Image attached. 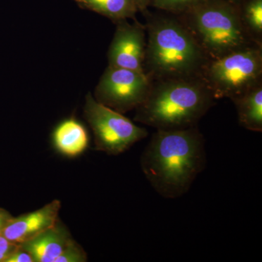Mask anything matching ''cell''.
Returning a JSON list of instances; mask_svg holds the SVG:
<instances>
[{
	"label": "cell",
	"instance_id": "cell-1",
	"mask_svg": "<svg viewBox=\"0 0 262 262\" xmlns=\"http://www.w3.org/2000/svg\"><path fill=\"white\" fill-rule=\"evenodd\" d=\"M205 144L198 126L156 130L141 155V170L160 196L180 198L206 168Z\"/></svg>",
	"mask_w": 262,
	"mask_h": 262
},
{
	"label": "cell",
	"instance_id": "cell-2",
	"mask_svg": "<svg viewBox=\"0 0 262 262\" xmlns=\"http://www.w3.org/2000/svg\"><path fill=\"white\" fill-rule=\"evenodd\" d=\"M144 72L151 80L201 78L209 58L180 18H148Z\"/></svg>",
	"mask_w": 262,
	"mask_h": 262
},
{
	"label": "cell",
	"instance_id": "cell-3",
	"mask_svg": "<svg viewBox=\"0 0 262 262\" xmlns=\"http://www.w3.org/2000/svg\"><path fill=\"white\" fill-rule=\"evenodd\" d=\"M215 101L200 77L151 80L134 120L156 130L189 128L196 126Z\"/></svg>",
	"mask_w": 262,
	"mask_h": 262
},
{
	"label": "cell",
	"instance_id": "cell-4",
	"mask_svg": "<svg viewBox=\"0 0 262 262\" xmlns=\"http://www.w3.org/2000/svg\"><path fill=\"white\" fill-rule=\"evenodd\" d=\"M179 15L210 60L258 45L244 27L239 5L228 0H208Z\"/></svg>",
	"mask_w": 262,
	"mask_h": 262
},
{
	"label": "cell",
	"instance_id": "cell-5",
	"mask_svg": "<svg viewBox=\"0 0 262 262\" xmlns=\"http://www.w3.org/2000/svg\"><path fill=\"white\" fill-rule=\"evenodd\" d=\"M261 48L253 45L208 62L201 79L215 100L232 99L261 83Z\"/></svg>",
	"mask_w": 262,
	"mask_h": 262
},
{
	"label": "cell",
	"instance_id": "cell-6",
	"mask_svg": "<svg viewBox=\"0 0 262 262\" xmlns=\"http://www.w3.org/2000/svg\"><path fill=\"white\" fill-rule=\"evenodd\" d=\"M84 116L94 133L95 148L107 155L122 154L148 136L146 128L98 102L91 93L86 96Z\"/></svg>",
	"mask_w": 262,
	"mask_h": 262
},
{
	"label": "cell",
	"instance_id": "cell-7",
	"mask_svg": "<svg viewBox=\"0 0 262 262\" xmlns=\"http://www.w3.org/2000/svg\"><path fill=\"white\" fill-rule=\"evenodd\" d=\"M151 80L143 71L108 66L95 91V99L117 113L136 110L145 99Z\"/></svg>",
	"mask_w": 262,
	"mask_h": 262
},
{
	"label": "cell",
	"instance_id": "cell-8",
	"mask_svg": "<svg viewBox=\"0 0 262 262\" xmlns=\"http://www.w3.org/2000/svg\"><path fill=\"white\" fill-rule=\"evenodd\" d=\"M146 47V27L136 20L132 24L119 20L108 52V66L144 72Z\"/></svg>",
	"mask_w": 262,
	"mask_h": 262
},
{
	"label": "cell",
	"instance_id": "cell-9",
	"mask_svg": "<svg viewBox=\"0 0 262 262\" xmlns=\"http://www.w3.org/2000/svg\"><path fill=\"white\" fill-rule=\"evenodd\" d=\"M61 201L55 200L37 211L10 219L2 235L19 245L36 237L56 225L61 210Z\"/></svg>",
	"mask_w": 262,
	"mask_h": 262
},
{
	"label": "cell",
	"instance_id": "cell-10",
	"mask_svg": "<svg viewBox=\"0 0 262 262\" xmlns=\"http://www.w3.org/2000/svg\"><path fill=\"white\" fill-rule=\"evenodd\" d=\"M72 237L60 221L51 228L20 245L30 253L34 262H55Z\"/></svg>",
	"mask_w": 262,
	"mask_h": 262
},
{
	"label": "cell",
	"instance_id": "cell-11",
	"mask_svg": "<svg viewBox=\"0 0 262 262\" xmlns=\"http://www.w3.org/2000/svg\"><path fill=\"white\" fill-rule=\"evenodd\" d=\"M52 141L58 153L72 158L80 156L89 146L86 127L73 117L60 122L53 130Z\"/></svg>",
	"mask_w": 262,
	"mask_h": 262
},
{
	"label": "cell",
	"instance_id": "cell-12",
	"mask_svg": "<svg viewBox=\"0 0 262 262\" xmlns=\"http://www.w3.org/2000/svg\"><path fill=\"white\" fill-rule=\"evenodd\" d=\"M241 126L254 132L262 131V84H256L232 98Z\"/></svg>",
	"mask_w": 262,
	"mask_h": 262
},
{
	"label": "cell",
	"instance_id": "cell-13",
	"mask_svg": "<svg viewBox=\"0 0 262 262\" xmlns=\"http://www.w3.org/2000/svg\"><path fill=\"white\" fill-rule=\"evenodd\" d=\"M82 8L92 10L115 21L135 19L138 8L136 0H75Z\"/></svg>",
	"mask_w": 262,
	"mask_h": 262
},
{
	"label": "cell",
	"instance_id": "cell-14",
	"mask_svg": "<svg viewBox=\"0 0 262 262\" xmlns=\"http://www.w3.org/2000/svg\"><path fill=\"white\" fill-rule=\"evenodd\" d=\"M239 4V14L245 28L254 42L261 46L262 0H244Z\"/></svg>",
	"mask_w": 262,
	"mask_h": 262
},
{
	"label": "cell",
	"instance_id": "cell-15",
	"mask_svg": "<svg viewBox=\"0 0 262 262\" xmlns=\"http://www.w3.org/2000/svg\"><path fill=\"white\" fill-rule=\"evenodd\" d=\"M207 1L208 0H149V3L155 8L179 15L194 9Z\"/></svg>",
	"mask_w": 262,
	"mask_h": 262
},
{
	"label": "cell",
	"instance_id": "cell-16",
	"mask_svg": "<svg viewBox=\"0 0 262 262\" xmlns=\"http://www.w3.org/2000/svg\"><path fill=\"white\" fill-rule=\"evenodd\" d=\"M87 260V253L83 248L72 239L55 262H85Z\"/></svg>",
	"mask_w": 262,
	"mask_h": 262
},
{
	"label": "cell",
	"instance_id": "cell-17",
	"mask_svg": "<svg viewBox=\"0 0 262 262\" xmlns=\"http://www.w3.org/2000/svg\"><path fill=\"white\" fill-rule=\"evenodd\" d=\"M18 247L19 245L10 242L0 234V262H4Z\"/></svg>",
	"mask_w": 262,
	"mask_h": 262
},
{
	"label": "cell",
	"instance_id": "cell-18",
	"mask_svg": "<svg viewBox=\"0 0 262 262\" xmlns=\"http://www.w3.org/2000/svg\"><path fill=\"white\" fill-rule=\"evenodd\" d=\"M4 262H34L30 253L19 247Z\"/></svg>",
	"mask_w": 262,
	"mask_h": 262
},
{
	"label": "cell",
	"instance_id": "cell-19",
	"mask_svg": "<svg viewBox=\"0 0 262 262\" xmlns=\"http://www.w3.org/2000/svg\"><path fill=\"white\" fill-rule=\"evenodd\" d=\"M11 218L12 216L8 212L0 209V234H3L5 227Z\"/></svg>",
	"mask_w": 262,
	"mask_h": 262
},
{
	"label": "cell",
	"instance_id": "cell-20",
	"mask_svg": "<svg viewBox=\"0 0 262 262\" xmlns=\"http://www.w3.org/2000/svg\"><path fill=\"white\" fill-rule=\"evenodd\" d=\"M139 9L143 10L146 8V5L149 3V0H136Z\"/></svg>",
	"mask_w": 262,
	"mask_h": 262
},
{
	"label": "cell",
	"instance_id": "cell-21",
	"mask_svg": "<svg viewBox=\"0 0 262 262\" xmlns=\"http://www.w3.org/2000/svg\"><path fill=\"white\" fill-rule=\"evenodd\" d=\"M228 1L230 2V3H234V4L239 5L241 4L243 1H244V0H228Z\"/></svg>",
	"mask_w": 262,
	"mask_h": 262
}]
</instances>
